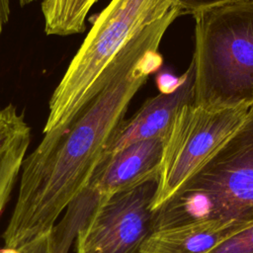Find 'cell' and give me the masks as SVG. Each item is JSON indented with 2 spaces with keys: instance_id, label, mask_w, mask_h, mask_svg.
Returning <instances> with one entry per match:
<instances>
[{
  "instance_id": "6da1fadb",
  "label": "cell",
  "mask_w": 253,
  "mask_h": 253,
  "mask_svg": "<svg viewBox=\"0 0 253 253\" xmlns=\"http://www.w3.org/2000/svg\"><path fill=\"white\" fill-rule=\"evenodd\" d=\"M175 19L168 12L135 35L113 61L99 91L65 126L44 132L25 157L4 247L17 249L51 233L58 216L90 180L133 96L161 67L158 49Z\"/></svg>"
},
{
  "instance_id": "7a4b0ae2",
  "label": "cell",
  "mask_w": 253,
  "mask_h": 253,
  "mask_svg": "<svg viewBox=\"0 0 253 253\" xmlns=\"http://www.w3.org/2000/svg\"><path fill=\"white\" fill-rule=\"evenodd\" d=\"M193 16V103L253 105V0L224 3Z\"/></svg>"
},
{
  "instance_id": "3957f363",
  "label": "cell",
  "mask_w": 253,
  "mask_h": 253,
  "mask_svg": "<svg viewBox=\"0 0 253 253\" xmlns=\"http://www.w3.org/2000/svg\"><path fill=\"white\" fill-rule=\"evenodd\" d=\"M176 6L177 0H111L96 17L55 87L43 133L65 126L99 91L126 44Z\"/></svg>"
},
{
  "instance_id": "277c9868",
  "label": "cell",
  "mask_w": 253,
  "mask_h": 253,
  "mask_svg": "<svg viewBox=\"0 0 253 253\" xmlns=\"http://www.w3.org/2000/svg\"><path fill=\"white\" fill-rule=\"evenodd\" d=\"M201 218L253 219V105L229 138L155 210L154 230Z\"/></svg>"
},
{
  "instance_id": "5b68a950",
  "label": "cell",
  "mask_w": 253,
  "mask_h": 253,
  "mask_svg": "<svg viewBox=\"0 0 253 253\" xmlns=\"http://www.w3.org/2000/svg\"><path fill=\"white\" fill-rule=\"evenodd\" d=\"M251 106L208 107L190 103L177 112L164 137L158 188L152 207L154 211L167 202L229 138Z\"/></svg>"
},
{
  "instance_id": "8992f818",
  "label": "cell",
  "mask_w": 253,
  "mask_h": 253,
  "mask_svg": "<svg viewBox=\"0 0 253 253\" xmlns=\"http://www.w3.org/2000/svg\"><path fill=\"white\" fill-rule=\"evenodd\" d=\"M158 177L102 199L75 235L76 253H142L155 229Z\"/></svg>"
},
{
  "instance_id": "52a82bcc",
  "label": "cell",
  "mask_w": 253,
  "mask_h": 253,
  "mask_svg": "<svg viewBox=\"0 0 253 253\" xmlns=\"http://www.w3.org/2000/svg\"><path fill=\"white\" fill-rule=\"evenodd\" d=\"M194 79V65L191 61L174 88L149 98L131 119L122 123L108 142L103 155L117 152L138 141L165 137L177 112L184 105L193 103Z\"/></svg>"
},
{
  "instance_id": "ba28073f",
  "label": "cell",
  "mask_w": 253,
  "mask_h": 253,
  "mask_svg": "<svg viewBox=\"0 0 253 253\" xmlns=\"http://www.w3.org/2000/svg\"><path fill=\"white\" fill-rule=\"evenodd\" d=\"M253 219L201 218L154 230L142 253H209L218 244L248 227Z\"/></svg>"
},
{
  "instance_id": "9c48e42d",
  "label": "cell",
  "mask_w": 253,
  "mask_h": 253,
  "mask_svg": "<svg viewBox=\"0 0 253 253\" xmlns=\"http://www.w3.org/2000/svg\"><path fill=\"white\" fill-rule=\"evenodd\" d=\"M31 133L24 115L14 105L0 108V214L22 170Z\"/></svg>"
},
{
  "instance_id": "30bf717a",
  "label": "cell",
  "mask_w": 253,
  "mask_h": 253,
  "mask_svg": "<svg viewBox=\"0 0 253 253\" xmlns=\"http://www.w3.org/2000/svg\"><path fill=\"white\" fill-rule=\"evenodd\" d=\"M98 0H42L46 35L70 36L85 30L87 15Z\"/></svg>"
},
{
  "instance_id": "8fae6325",
  "label": "cell",
  "mask_w": 253,
  "mask_h": 253,
  "mask_svg": "<svg viewBox=\"0 0 253 253\" xmlns=\"http://www.w3.org/2000/svg\"><path fill=\"white\" fill-rule=\"evenodd\" d=\"M209 253H253V223L218 244Z\"/></svg>"
},
{
  "instance_id": "7c38bea8",
  "label": "cell",
  "mask_w": 253,
  "mask_h": 253,
  "mask_svg": "<svg viewBox=\"0 0 253 253\" xmlns=\"http://www.w3.org/2000/svg\"><path fill=\"white\" fill-rule=\"evenodd\" d=\"M0 253H52L51 234H45L20 248H2Z\"/></svg>"
},
{
  "instance_id": "4fadbf2b",
  "label": "cell",
  "mask_w": 253,
  "mask_h": 253,
  "mask_svg": "<svg viewBox=\"0 0 253 253\" xmlns=\"http://www.w3.org/2000/svg\"><path fill=\"white\" fill-rule=\"evenodd\" d=\"M237 0H177L182 13L195 14L201 10Z\"/></svg>"
},
{
  "instance_id": "5bb4252c",
  "label": "cell",
  "mask_w": 253,
  "mask_h": 253,
  "mask_svg": "<svg viewBox=\"0 0 253 253\" xmlns=\"http://www.w3.org/2000/svg\"><path fill=\"white\" fill-rule=\"evenodd\" d=\"M10 12V0H0V34L9 21Z\"/></svg>"
},
{
  "instance_id": "9a60e30c",
  "label": "cell",
  "mask_w": 253,
  "mask_h": 253,
  "mask_svg": "<svg viewBox=\"0 0 253 253\" xmlns=\"http://www.w3.org/2000/svg\"><path fill=\"white\" fill-rule=\"evenodd\" d=\"M35 1H37V0H19L20 4H21L22 6L28 5V4H30V3H32V2H35Z\"/></svg>"
}]
</instances>
